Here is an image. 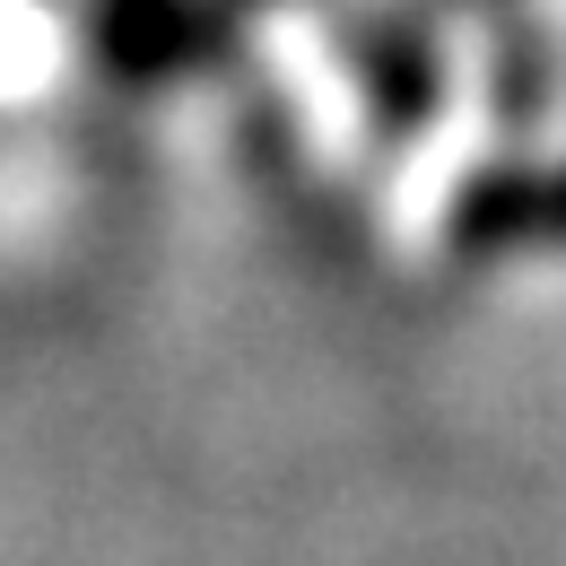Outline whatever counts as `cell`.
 Segmentation results:
<instances>
[{
  "label": "cell",
  "instance_id": "obj_1",
  "mask_svg": "<svg viewBox=\"0 0 566 566\" xmlns=\"http://www.w3.org/2000/svg\"><path fill=\"white\" fill-rule=\"evenodd\" d=\"M453 244L471 262L496 253H566V166L532 175V166H496L453 201Z\"/></svg>",
  "mask_w": 566,
  "mask_h": 566
}]
</instances>
